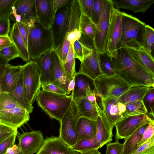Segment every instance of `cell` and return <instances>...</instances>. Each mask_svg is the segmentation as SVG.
Listing matches in <instances>:
<instances>
[{"label":"cell","mask_w":154,"mask_h":154,"mask_svg":"<svg viewBox=\"0 0 154 154\" xmlns=\"http://www.w3.org/2000/svg\"><path fill=\"white\" fill-rule=\"evenodd\" d=\"M112 60L115 74L128 83L154 88V75L134 61L120 45H118L116 56Z\"/></svg>","instance_id":"cell-1"},{"label":"cell","mask_w":154,"mask_h":154,"mask_svg":"<svg viewBox=\"0 0 154 154\" xmlns=\"http://www.w3.org/2000/svg\"><path fill=\"white\" fill-rule=\"evenodd\" d=\"M28 26L27 48L30 59L36 61L45 53L54 49L51 30L44 27L38 20Z\"/></svg>","instance_id":"cell-2"},{"label":"cell","mask_w":154,"mask_h":154,"mask_svg":"<svg viewBox=\"0 0 154 154\" xmlns=\"http://www.w3.org/2000/svg\"><path fill=\"white\" fill-rule=\"evenodd\" d=\"M0 118L2 123L18 128L29 120V113L11 94L2 92L0 95Z\"/></svg>","instance_id":"cell-3"},{"label":"cell","mask_w":154,"mask_h":154,"mask_svg":"<svg viewBox=\"0 0 154 154\" xmlns=\"http://www.w3.org/2000/svg\"><path fill=\"white\" fill-rule=\"evenodd\" d=\"M39 107L52 118L59 121L66 112L72 100L71 95L41 90L35 100Z\"/></svg>","instance_id":"cell-4"},{"label":"cell","mask_w":154,"mask_h":154,"mask_svg":"<svg viewBox=\"0 0 154 154\" xmlns=\"http://www.w3.org/2000/svg\"><path fill=\"white\" fill-rule=\"evenodd\" d=\"M94 82L95 92L102 100L118 97L132 85L116 74L112 75L102 74Z\"/></svg>","instance_id":"cell-5"},{"label":"cell","mask_w":154,"mask_h":154,"mask_svg":"<svg viewBox=\"0 0 154 154\" xmlns=\"http://www.w3.org/2000/svg\"><path fill=\"white\" fill-rule=\"evenodd\" d=\"M80 117L76 104L72 100L66 112L59 121L60 126L59 137L71 147L78 140L76 124Z\"/></svg>","instance_id":"cell-6"},{"label":"cell","mask_w":154,"mask_h":154,"mask_svg":"<svg viewBox=\"0 0 154 154\" xmlns=\"http://www.w3.org/2000/svg\"><path fill=\"white\" fill-rule=\"evenodd\" d=\"M23 79L28 99L32 104L40 91L41 72L37 62L31 60L22 65Z\"/></svg>","instance_id":"cell-7"},{"label":"cell","mask_w":154,"mask_h":154,"mask_svg":"<svg viewBox=\"0 0 154 154\" xmlns=\"http://www.w3.org/2000/svg\"><path fill=\"white\" fill-rule=\"evenodd\" d=\"M72 2L69 0L55 13L51 28L54 50L61 44L67 32Z\"/></svg>","instance_id":"cell-8"},{"label":"cell","mask_w":154,"mask_h":154,"mask_svg":"<svg viewBox=\"0 0 154 154\" xmlns=\"http://www.w3.org/2000/svg\"><path fill=\"white\" fill-rule=\"evenodd\" d=\"M122 35V12L114 5L111 9L107 35L106 52L112 58L116 56L118 46Z\"/></svg>","instance_id":"cell-9"},{"label":"cell","mask_w":154,"mask_h":154,"mask_svg":"<svg viewBox=\"0 0 154 154\" xmlns=\"http://www.w3.org/2000/svg\"><path fill=\"white\" fill-rule=\"evenodd\" d=\"M118 45L123 48L134 61L154 75V58L140 42L133 40Z\"/></svg>","instance_id":"cell-10"},{"label":"cell","mask_w":154,"mask_h":154,"mask_svg":"<svg viewBox=\"0 0 154 154\" xmlns=\"http://www.w3.org/2000/svg\"><path fill=\"white\" fill-rule=\"evenodd\" d=\"M113 6L112 0H102V12L99 21L97 25L98 32L93 41L100 54L106 52L110 13Z\"/></svg>","instance_id":"cell-11"},{"label":"cell","mask_w":154,"mask_h":154,"mask_svg":"<svg viewBox=\"0 0 154 154\" xmlns=\"http://www.w3.org/2000/svg\"><path fill=\"white\" fill-rule=\"evenodd\" d=\"M150 123H154V118L147 113L129 116L121 121L115 126L116 129L115 139H124L141 126Z\"/></svg>","instance_id":"cell-12"},{"label":"cell","mask_w":154,"mask_h":154,"mask_svg":"<svg viewBox=\"0 0 154 154\" xmlns=\"http://www.w3.org/2000/svg\"><path fill=\"white\" fill-rule=\"evenodd\" d=\"M99 104L113 128L121 121L130 116L127 111L126 105L119 102L117 97L101 99Z\"/></svg>","instance_id":"cell-13"},{"label":"cell","mask_w":154,"mask_h":154,"mask_svg":"<svg viewBox=\"0 0 154 154\" xmlns=\"http://www.w3.org/2000/svg\"><path fill=\"white\" fill-rule=\"evenodd\" d=\"M146 25L135 17L122 12V35L119 44L135 39L139 41Z\"/></svg>","instance_id":"cell-14"},{"label":"cell","mask_w":154,"mask_h":154,"mask_svg":"<svg viewBox=\"0 0 154 154\" xmlns=\"http://www.w3.org/2000/svg\"><path fill=\"white\" fill-rule=\"evenodd\" d=\"M45 139L39 130L23 132L18 137L17 145L20 154L36 153L41 148Z\"/></svg>","instance_id":"cell-15"},{"label":"cell","mask_w":154,"mask_h":154,"mask_svg":"<svg viewBox=\"0 0 154 154\" xmlns=\"http://www.w3.org/2000/svg\"><path fill=\"white\" fill-rule=\"evenodd\" d=\"M12 14L16 21L28 25L37 20L35 0H17L13 7Z\"/></svg>","instance_id":"cell-16"},{"label":"cell","mask_w":154,"mask_h":154,"mask_svg":"<svg viewBox=\"0 0 154 154\" xmlns=\"http://www.w3.org/2000/svg\"><path fill=\"white\" fill-rule=\"evenodd\" d=\"M52 65L50 82L58 87L69 95L68 90L70 81L63 69L62 63L54 49L51 51Z\"/></svg>","instance_id":"cell-17"},{"label":"cell","mask_w":154,"mask_h":154,"mask_svg":"<svg viewBox=\"0 0 154 154\" xmlns=\"http://www.w3.org/2000/svg\"><path fill=\"white\" fill-rule=\"evenodd\" d=\"M92 48V52L81 62L77 73L85 74L94 80L103 73L100 67V53L97 51L93 42Z\"/></svg>","instance_id":"cell-18"},{"label":"cell","mask_w":154,"mask_h":154,"mask_svg":"<svg viewBox=\"0 0 154 154\" xmlns=\"http://www.w3.org/2000/svg\"><path fill=\"white\" fill-rule=\"evenodd\" d=\"M36 154H80L73 150L58 137L51 136L45 139L43 144Z\"/></svg>","instance_id":"cell-19"},{"label":"cell","mask_w":154,"mask_h":154,"mask_svg":"<svg viewBox=\"0 0 154 154\" xmlns=\"http://www.w3.org/2000/svg\"><path fill=\"white\" fill-rule=\"evenodd\" d=\"M53 1V0H35L38 20L47 29L51 28L55 14Z\"/></svg>","instance_id":"cell-20"},{"label":"cell","mask_w":154,"mask_h":154,"mask_svg":"<svg viewBox=\"0 0 154 154\" xmlns=\"http://www.w3.org/2000/svg\"><path fill=\"white\" fill-rule=\"evenodd\" d=\"M81 11L78 0H72L71 8L68 29L66 35L71 44L79 40L81 33L79 29Z\"/></svg>","instance_id":"cell-21"},{"label":"cell","mask_w":154,"mask_h":154,"mask_svg":"<svg viewBox=\"0 0 154 154\" xmlns=\"http://www.w3.org/2000/svg\"><path fill=\"white\" fill-rule=\"evenodd\" d=\"M98 111L99 115L96 120L97 131L96 138L100 148L112 140L113 128L111 125L101 108Z\"/></svg>","instance_id":"cell-22"},{"label":"cell","mask_w":154,"mask_h":154,"mask_svg":"<svg viewBox=\"0 0 154 154\" xmlns=\"http://www.w3.org/2000/svg\"><path fill=\"white\" fill-rule=\"evenodd\" d=\"M74 77L75 86L71 94L73 100L85 97L88 93L95 91L94 80L89 76L77 72Z\"/></svg>","instance_id":"cell-23"},{"label":"cell","mask_w":154,"mask_h":154,"mask_svg":"<svg viewBox=\"0 0 154 154\" xmlns=\"http://www.w3.org/2000/svg\"><path fill=\"white\" fill-rule=\"evenodd\" d=\"M22 65L6 66L2 83V92L11 94L15 88L20 76Z\"/></svg>","instance_id":"cell-24"},{"label":"cell","mask_w":154,"mask_h":154,"mask_svg":"<svg viewBox=\"0 0 154 154\" xmlns=\"http://www.w3.org/2000/svg\"><path fill=\"white\" fill-rule=\"evenodd\" d=\"M116 9L131 11L133 13H144L154 3V0H112Z\"/></svg>","instance_id":"cell-25"},{"label":"cell","mask_w":154,"mask_h":154,"mask_svg":"<svg viewBox=\"0 0 154 154\" xmlns=\"http://www.w3.org/2000/svg\"><path fill=\"white\" fill-rule=\"evenodd\" d=\"M151 88L152 87L141 85H132L117 98L119 102L125 104L135 101H143L144 97Z\"/></svg>","instance_id":"cell-26"},{"label":"cell","mask_w":154,"mask_h":154,"mask_svg":"<svg viewBox=\"0 0 154 154\" xmlns=\"http://www.w3.org/2000/svg\"><path fill=\"white\" fill-rule=\"evenodd\" d=\"M78 141L93 138L96 136L97 131L96 121L80 117L76 124Z\"/></svg>","instance_id":"cell-27"},{"label":"cell","mask_w":154,"mask_h":154,"mask_svg":"<svg viewBox=\"0 0 154 154\" xmlns=\"http://www.w3.org/2000/svg\"><path fill=\"white\" fill-rule=\"evenodd\" d=\"M80 117L96 121L99 116L98 110L100 109L88 100L85 97L77 98L74 100Z\"/></svg>","instance_id":"cell-28"},{"label":"cell","mask_w":154,"mask_h":154,"mask_svg":"<svg viewBox=\"0 0 154 154\" xmlns=\"http://www.w3.org/2000/svg\"><path fill=\"white\" fill-rule=\"evenodd\" d=\"M93 41L88 36L81 33L80 39L72 44L74 57L81 62L93 51Z\"/></svg>","instance_id":"cell-29"},{"label":"cell","mask_w":154,"mask_h":154,"mask_svg":"<svg viewBox=\"0 0 154 154\" xmlns=\"http://www.w3.org/2000/svg\"><path fill=\"white\" fill-rule=\"evenodd\" d=\"M10 94L14 99L23 107L29 113L32 112L33 107L29 103L27 97L23 81L22 67L16 87Z\"/></svg>","instance_id":"cell-30"},{"label":"cell","mask_w":154,"mask_h":154,"mask_svg":"<svg viewBox=\"0 0 154 154\" xmlns=\"http://www.w3.org/2000/svg\"><path fill=\"white\" fill-rule=\"evenodd\" d=\"M9 37L19 53V57L25 62H27L30 61L27 46L20 33L15 22L13 25Z\"/></svg>","instance_id":"cell-31"},{"label":"cell","mask_w":154,"mask_h":154,"mask_svg":"<svg viewBox=\"0 0 154 154\" xmlns=\"http://www.w3.org/2000/svg\"><path fill=\"white\" fill-rule=\"evenodd\" d=\"M149 124L141 126L131 135L124 139L122 154H131L137 149V143L141 140Z\"/></svg>","instance_id":"cell-32"},{"label":"cell","mask_w":154,"mask_h":154,"mask_svg":"<svg viewBox=\"0 0 154 154\" xmlns=\"http://www.w3.org/2000/svg\"><path fill=\"white\" fill-rule=\"evenodd\" d=\"M51 53V51H48L35 61L38 65L41 72V85L50 83L52 65Z\"/></svg>","instance_id":"cell-33"},{"label":"cell","mask_w":154,"mask_h":154,"mask_svg":"<svg viewBox=\"0 0 154 154\" xmlns=\"http://www.w3.org/2000/svg\"><path fill=\"white\" fill-rule=\"evenodd\" d=\"M79 29L81 33L88 36L93 41L94 40L98 32L97 25L90 17L82 11Z\"/></svg>","instance_id":"cell-34"},{"label":"cell","mask_w":154,"mask_h":154,"mask_svg":"<svg viewBox=\"0 0 154 154\" xmlns=\"http://www.w3.org/2000/svg\"><path fill=\"white\" fill-rule=\"evenodd\" d=\"M71 147L73 150L80 154H84L100 148L96 137L91 139H84L79 140Z\"/></svg>","instance_id":"cell-35"},{"label":"cell","mask_w":154,"mask_h":154,"mask_svg":"<svg viewBox=\"0 0 154 154\" xmlns=\"http://www.w3.org/2000/svg\"><path fill=\"white\" fill-rule=\"evenodd\" d=\"M75 64L73 45L71 44L68 54L65 60L62 63L63 69L69 81L75 77L77 73L75 70Z\"/></svg>","instance_id":"cell-36"},{"label":"cell","mask_w":154,"mask_h":154,"mask_svg":"<svg viewBox=\"0 0 154 154\" xmlns=\"http://www.w3.org/2000/svg\"><path fill=\"white\" fill-rule=\"evenodd\" d=\"M140 42L145 49L151 53L154 48V29L149 25H146L142 32Z\"/></svg>","instance_id":"cell-37"},{"label":"cell","mask_w":154,"mask_h":154,"mask_svg":"<svg viewBox=\"0 0 154 154\" xmlns=\"http://www.w3.org/2000/svg\"><path fill=\"white\" fill-rule=\"evenodd\" d=\"M100 65L103 74L112 75L115 74L112 58L105 52L100 54Z\"/></svg>","instance_id":"cell-38"},{"label":"cell","mask_w":154,"mask_h":154,"mask_svg":"<svg viewBox=\"0 0 154 154\" xmlns=\"http://www.w3.org/2000/svg\"><path fill=\"white\" fill-rule=\"evenodd\" d=\"M129 116L139 115L147 113L143 101H137L125 104Z\"/></svg>","instance_id":"cell-39"},{"label":"cell","mask_w":154,"mask_h":154,"mask_svg":"<svg viewBox=\"0 0 154 154\" xmlns=\"http://www.w3.org/2000/svg\"><path fill=\"white\" fill-rule=\"evenodd\" d=\"M17 0H0V18L9 19Z\"/></svg>","instance_id":"cell-40"},{"label":"cell","mask_w":154,"mask_h":154,"mask_svg":"<svg viewBox=\"0 0 154 154\" xmlns=\"http://www.w3.org/2000/svg\"><path fill=\"white\" fill-rule=\"evenodd\" d=\"M143 101L147 114L154 118V88H151L144 97Z\"/></svg>","instance_id":"cell-41"},{"label":"cell","mask_w":154,"mask_h":154,"mask_svg":"<svg viewBox=\"0 0 154 154\" xmlns=\"http://www.w3.org/2000/svg\"><path fill=\"white\" fill-rule=\"evenodd\" d=\"M71 43L65 36L61 44L54 50L59 57L62 63H63L69 52Z\"/></svg>","instance_id":"cell-42"},{"label":"cell","mask_w":154,"mask_h":154,"mask_svg":"<svg viewBox=\"0 0 154 154\" xmlns=\"http://www.w3.org/2000/svg\"><path fill=\"white\" fill-rule=\"evenodd\" d=\"M131 154H154V136Z\"/></svg>","instance_id":"cell-43"},{"label":"cell","mask_w":154,"mask_h":154,"mask_svg":"<svg viewBox=\"0 0 154 154\" xmlns=\"http://www.w3.org/2000/svg\"><path fill=\"white\" fill-rule=\"evenodd\" d=\"M17 129L0 123V144L11 136L17 135Z\"/></svg>","instance_id":"cell-44"},{"label":"cell","mask_w":154,"mask_h":154,"mask_svg":"<svg viewBox=\"0 0 154 154\" xmlns=\"http://www.w3.org/2000/svg\"><path fill=\"white\" fill-rule=\"evenodd\" d=\"M0 54L8 62L20 57L19 53L14 45L9 46L3 48L0 51Z\"/></svg>","instance_id":"cell-45"},{"label":"cell","mask_w":154,"mask_h":154,"mask_svg":"<svg viewBox=\"0 0 154 154\" xmlns=\"http://www.w3.org/2000/svg\"><path fill=\"white\" fill-rule=\"evenodd\" d=\"M102 8V0H94V3L90 18L97 25L101 15Z\"/></svg>","instance_id":"cell-46"},{"label":"cell","mask_w":154,"mask_h":154,"mask_svg":"<svg viewBox=\"0 0 154 154\" xmlns=\"http://www.w3.org/2000/svg\"><path fill=\"white\" fill-rule=\"evenodd\" d=\"M123 144L120 143L119 140L114 143L109 142L106 144L105 154H122Z\"/></svg>","instance_id":"cell-47"},{"label":"cell","mask_w":154,"mask_h":154,"mask_svg":"<svg viewBox=\"0 0 154 154\" xmlns=\"http://www.w3.org/2000/svg\"><path fill=\"white\" fill-rule=\"evenodd\" d=\"M78 1L81 11L90 18L94 0H78Z\"/></svg>","instance_id":"cell-48"},{"label":"cell","mask_w":154,"mask_h":154,"mask_svg":"<svg viewBox=\"0 0 154 154\" xmlns=\"http://www.w3.org/2000/svg\"><path fill=\"white\" fill-rule=\"evenodd\" d=\"M17 135L14 134L11 136L0 144V154H5L8 148L15 145Z\"/></svg>","instance_id":"cell-49"},{"label":"cell","mask_w":154,"mask_h":154,"mask_svg":"<svg viewBox=\"0 0 154 154\" xmlns=\"http://www.w3.org/2000/svg\"><path fill=\"white\" fill-rule=\"evenodd\" d=\"M154 123H150L144 133L141 140L137 143V148L154 136Z\"/></svg>","instance_id":"cell-50"},{"label":"cell","mask_w":154,"mask_h":154,"mask_svg":"<svg viewBox=\"0 0 154 154\" xmlns=\"http://www.w3.org/2000/svg\"><path fill=\"white\" fill-rule=\"evenodd\" d=\"M10 29L9 18L6 19L0 18V36H8Z\"/></svg>","instance_id":"cell-51"},{"label":"cell","mask_w":154,"mask_h":154,"mask_svg":"<svg viewBox=\"0 0 154 154\" xmlns=\"http://www.w3.org/2000/svg\"><path fill=\"white\" fill-rule=\"evenodd\" d=\"M20 33L27 47L29 33L28 26L23 23L16 21Z\"/></svg>","instance_id":"cell-52"},{"label":"cell","mask_w":154,"mask_h":154,"mask_svg":"<svg viewBox=\"0 0 154 154\" xmlns=\"http://www.w3.org/2000/svg\"><path fill=\"white\" fill-rule=\"evenodd\" d=\"M43 90L55 94L68 95L67 93L57 86L51 83L41 85Z\"/></svg>","instance_id":"cell-53"},{"label":"cell","mask_w":154,"mask_h":154,"mask_svg":"<svg viewBox=\"0 0 154 154\" xmlns=\"http://www.w3.org/2000/svg\"><path fill=\"white\" fill-rule=\"evenodd\" d=\"M85 98L94 105L97 106H100L98 101V98H100L97 96L95 91H91L88 92Z\"/></svg>","instance_id":"cell-54"},{"label":"cell","mask_w":154,"mask_h":154,"mask_svg":"<svg viewBox=\"0 0 154 154\" xmlns=\"http://www.w3.org/2000/svg\"><path fill=\"white\" fill-rule=\"evenodd\" d=\"M14 45L9 36H0V51L6 47Z\"/></svg>","instance_id":"cell-55"},{"label":"cell","mask_w":154,"mask_h":154,"mask_svg":"<svg viewBox=\"0 0 154 154\" xmlns=\"http://www.w3.org/2000/svg\"><path fill=\"white\" fill-rule=\"evenodd\" d=\"M69 0H53V6L54 12L66 4Z\"/></svg>","instance_id":"cell-56"},{"label":"cell","mask_w":154,"mask_h":154,"mask_svg":"<svg viewBox=\"0 0 154 154\" xmlns=\"http://www.w3.org/2000/svg\"><path fill=\"white\" fill-rule=\"evenodd\" d=\"M7 154H20L18 146L16 144L8 148L5 153Z\"/></svg>","instance_id":"cell-57"},{"label":"cell","mask_w":154,"mask_h":154,"mask_svg":"<svg viewBox=\"0 0 154 154\" xmlns=\"http://www.w3.org/2000/svg\"><path fill=\"white\" fill-rule=\"evenodd\" d=\"M7 65L0 64V95L2 92V78L5 71Z\"/></svg>","instance_id":"cell-58"},{"label":"cell","mask_w":154,"mask_h":154,"mask_svg":"<svg viewBox=\"0 0 154 154\" xmlns=\"http://www.w3.org/2000/svg\"><path fill=\"white\" fill-rule=\"evenodd\" d=\"M75 86V77L72 79L69 82L68 87V92L69 94L71 91H72L74 88Z\"/></svg>","instance_id":"cell-59"},{"label":"cell","mask_w":154,"mask_h":154,"mask_svg":"<svg viewBox=\"0 0 154 154\" xmlns=\"http://www.w3.org/2000/svg\"><path fill=\"white\" fill-rule=\"evenodd\" d=\"M0 64L7 65L8 64L7 60L0 54Z\"/></svg>","instance_id":"cell-60"},{"label":"cell","mask_w":154,"mask_h":154,"mask_svg":"<svg viewBox=\"0 0 154 154\" xmlns=\"http://www.w3.org/2000/svg\"><path fill=\"white\" fill-rule=\"evenodd\" d=\"M84 154H101L99 151L98 149H97L91 152L85 153Z\"/></svg>","instance_id":"cell-61"},{"label":"cell","mask_w":154,"mask_h":154,"mask_svg":"<svg viewBox=\"0 0 154 154\" xmlns=\"http://www.w3.org/2000/svg\"><path fill=\"white\" fill-rule=\"evenodd\" d=\"M0 123H1V119H0Z\"/></svg>","instance_id":"cell-62"},{"label":"cell","mask_w":154,"mask_h":154,"mask_svg":"<svg viewBox=\"0 0 154 154\" xmlns=\"http://www.w3.org/2000/svg\"><path fill=\"white\" fill-rule=\"evenodd\" d=\"M5 154H7V153H5Z\"/></svg>","instance_id":"cell-63"}]
</instances>
